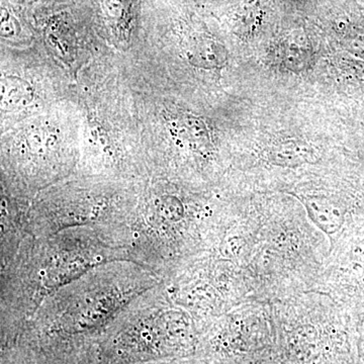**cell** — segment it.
Wrapping results in <instances>:
<instances>
[{
	"mask_svg": "<svg viewBox=\"0 0 364 364\" xmlns=\"http://www.w3.org/2000/svg\"><path fill=\"white\" fill-rule=\"evenodd\" d=\"M267 157L272 165L286 168H296L318 160L317 151L313 145L298 139H289L272 144L267 151Z\"/></svg>",
	"mask_w": 364,
	"mask_h": 364,
	"instance_id": "obj_1",
	"label": "cell"
},
{
	"mask_svg": "<svg viewBox=\"0 0 364 364\" xmlns=\"http://www.w3.org/2000/svg\"><path fill=\"white\" fill-rule=\"evenodd\" d=\"M309 217L324 233L333 235L339 231L343 223L341 208L325 196H306L303 198Z\"/></svg>",
	"mask_w": 364,
	"mask_h": 364,
	"instance_id": "obj_2",
	"label": "cell"
},
{
	"mask_svg": "<svg viewBox=\"0 0 364 364\" xmlns=\"http://www.w3.org/2000/svg\"><path fill=\"white\" fill-rule=\"evenodd\" d=\"M274 63L289 71H301L312 62L313 52L306 43L287 40L273 54Z\"/></svg>",
	"mask_w": 364,
	"mask_h": 364,
	"instance_id": "obj_3",
	"label": "cell"
},
{
	"mask_svg": "<svg viewBox=\"0 0 364 364\" xmlns=\"http://www.w3.org/2000/svg\"><path fill=\"white\" fill-rule=\"evenodd\" d=\"M186 57L193 65L214 69L226 63L228 54L219 43L210 39H198L189 46Z\"/></svg>",
	"mask_w": 364,
	"mask_h": 364,
	"instance_id": "obj_4",
	"label": "cell"
},
{
	"mask_svg": "<svg viewBox=\"0 0 364 364\" xmlns=\"http://www.w3.org/2000/svg\"><path fill=\"white\" fill-rule=\"evenodd\" d=\"M1 102L6 107H23L32 100L28 83L21 79L6 77L1 82Z\"/></svg>",
	"mask_w": 364,
	"mask_h": 364,
	"instance_id": "obj_5",
	"label": "cell"
},
{
	"mask_svg": "<svg viewBox=\"0 0 364 364\" xmlns=\"http://www.w3.org/2000/svg\"><path fill=\"white\" fill-rule=\"evenodd\" d=\"M186 140L195 145H205L208 142V132L202 119L193 116H184L178 119L176 126Z\"/></svg>",
	"mask_w": 364,
	"mask_h": 364,
	"instance_id": "obj_6",
	"label": "cell"
},
{
	"mask_svg": "<svg viewBox=\"0 0 364 364\" xmlns=\"http://www.w3.org/2000/svg\"><path fill=\"white\" fill-rule=\"evenodd\" d=\"M156 210L157 215L166 222L177 223L183 219V205L176 196H164L157 200Z\"/></svg>",
	"mask_w": 364,
	"mask_h": 364,
	"instance_id": "obj_7",
	"label": "cell"
}]
</instances>
